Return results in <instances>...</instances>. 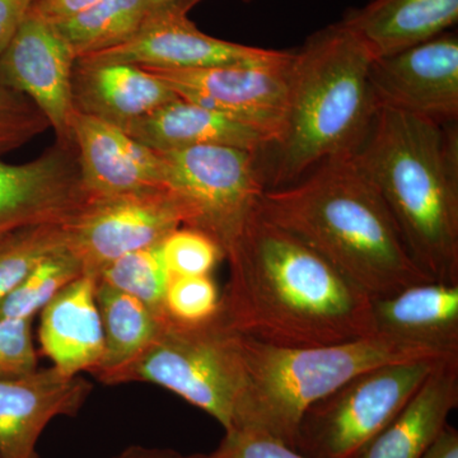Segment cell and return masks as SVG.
Wrapping results in <instances>:
<instances>
[{
	"mask_svg": "<svg viewBox=\"0 0 458 458\" xmlns=\"http://www.w3.org/2000/svg\"><path fill=\"white\" fill-rule=\"evenodd\" d=\"M457 21L458 0H373L340 22L378 59L450 31Z\"/></svg>",
	"mask_w": 458,
	"mask_h": 458,
	"instance_id": "44dd1931",
	"label": "cell"
},
{
	"mask_svg": "<svg viewBox=\"0 0 458 458\" xmlns=\"http://www.w3.org/2000/svg\"><path fill=\"white\" fill-rule=\"evenodd\" d=\"M72 141L89 198L165 188L161 155L113 123L75 111Z\"/></svg>",
	"mask_w": 458,
	"mask_h": 458,
	"instance_id": "2e32d148",
	"label": "cell"
},
{
	"mask_svg": "<svg viewBox=\"0 0 458 458\" xmlns=\"http://www.w3.org/2000/svg\"><path fill=\"white\" fill-rule=\"evenodd\" d=\"M225 260L229 279L218 318L241 335L313 348L377 334L372 298L259 210Z\"/></svg>",
	"mask_w": 458,
	"mask_h": 458,
	"instance_id": "6da1fadb",
	"label": "cell"
},
{
	"mask_svg": "<svg viewBox=\"0 0 458 458\" xmlns=\"http://www.w3.org/2000/svg\"><path fill=\"white\" fill-rule=\"evenodd\" d=\"M148 14L147 0H99L55 26L78 59L128 40L140 29Z\"/></svg>",
	"mask_w": 458,
	"mask_h": 458,
	"instance_id": "cb8c5ba5",
	"label": "cell"
},
{
	"mask_svg": "<svg viewBox=\"0 0 458 458\" xmlns=\"http://www.w3.org/2000/svg\"><path fill=\"white\" fill-rule=\"evenodd\" d=\"M234 335L242 382L231 429L258 430L294 450L307 409L352 377L397 361L458 355L381 334L313 348H280Z\"/></svg>",
	"mask_w": 458,
	"mask_h": 458,
	"instance_id": "5b68a950",
	"label": "cell"
},
{
	"mask_svg": "<svg viewBox=\"0 0 458 458\" xmlns=\"http://www.w3.org/2000/svg\"><path fill=\"white\" fill-rule=\"evenodd\" d=\"M292 59L293 51L280 50L273 59L247 64L144 69L170 84L180 98L251 126L273 149L284 134Z\"/></svg>",
	"mask_w": 458,
	"mask_h": 458,
	"instance_id": "9c48e42d",
	"label": "cell"
},
{
	"mask_svg": "<svg viewBox=\"0 0 458 458\" xmlns=\"http://www.w3.org/2000/svg\"><path fill=\"white\" fill-rule=\"evenodd\" d=\"M352 159L385 201L419 269L458 284L456 123L378 108Z\"/></svg>",
	"mask_w": 458,
	"mask_h": 458,
	"instance_id": "3957f363",
	"label": "cell"
},
{
	"mask_svg": "<svg viewBox=\"0 0 458 458\" xmlns=\"http://www.w3.org/2000/svg\"><path fill=\"white\" fill-rule=\"evenodd\" d=\"M147 2L149 13L174 12V13L188 14L201 0H147ZM245 2H252V0H245Z\"/></svg>",
	"mask_w": 458,
	"mask_h": 458,
	"instance_id": "d590c367",
	"label": "cell"
},
{
	"mask_svg": "<svg viewBox=\"0 0 458 458\" xmlns=\"http://www.w3.org/2000/svg\"><path fill=\"white\" fill-rule=\"evenodd\" d=\"M162 258L171 276H210L225 260L221 247L198 229L180 227L161 243Z\"/></svg>",
	"mask_w": 458,
	"mask_h": 458,
	"instance_id": "f1b7e54d",
	"label": "cell"
},
{
	"mask_svg": "<svg viewBox=\"0 0 458 458\" xmlns=\"http://www.w3.org/2000/svg\"><path fill=\"white\" fill-rule=\"evenodd\" d=\"M99 382L159 386L203 410L227 432L233 427L242 382L236 335L218 315L191 327L167 318L143 354Z\"/></svg>",
	"mask_w": 458,
	"mask_h": 458,
	"instance_id": "8992f818",
	"label": "cell"
},
{
	"mask_svg": "<svg viewBox=\"0 0 458 458\" xmlns=\"http://www.w3.org/2000/svg\"><path fill=\"white\" fill-rule=\"evenodd\" d=\"M72 95L77 113L123 128L180 98L170 84L132 64L75 62Z\"/></svg>",
	"mask_w": 458,
	"mask_h": 458,
	"instance_id": "ac0fdd59",
	"label": "cell"
},
{
	"mask_svg": "<svg viewBox=\"0 0 458 458\" xmlns=\"http://www.w3.org/2000/svg\"><path fill=\"white\" fill-rule=\"evenodd\" d=\"M73 49L54 23L27 13L0 54V83L25 95L44 114L56 141L73 144Z\"/></svg>",
	"mask_w": 458,
	"mask_h": 458,
	"instance_id": "7c38bea8",
	"label": "cell"
},
{
	"mask_svg": "<svg viewBox=\"0 0 458 458\" xmlns=\"http://www.w3.org/2000/svg\"><path fill=\"white\" fill-rule=\"evenodd\" d=\"M186 458H307L285 443L252 429H231L210 454Z\"/></svg>",
	"mask_w": 458,
	"mask_h": 458,
	"instance_id": "1f68e13d",
	"label": "cell"
},
{
	"mask_svg": "<svg viewBox=\"0 0 458 458\" xmlns=\"http://www.w3.org/2000/svg\"><path fill=\"white\" fill-rule=\"evenodd\" d=\"M159 155L165 186L182 204L183 227L203 232L227 255L267 189L260 153L201 146Z\"/></svg>",
	"mask_w": 458,
	"mask_h": 458,
	"instance_id": "ba28073f",
	"label": "cell"
},
{
	"mask_svg": "<svg viewBox=\"0 0 458 458\" xmlns=\"http://www.w3.org/2000/svg\"><path fill=\"white\" fill-rule=\"evenodd\" d=\"M50 129L44 114L22 93L0 83V156Z\"/></svg>",
	"mask_w": 458,
	"mask_h": 458,
	"instance_id": "f546056e",
	"label": "cell"
},
{
	"mask_svg": "<svg viewBox=\"0 0 458 458\" xmlns=\"http://www.w3.org/2000/svg\"><path fill=\"white\" fill-rule=\"evenodd\" d=\"M96 301L104 331V357L92 373L98 381L137 360L155 343L167 316H159L128 293L98 279Z\"/></svg>",
	"mask_w": 458,
	"mask_h": 458,
	"instance_id": "603a6c76",
	"label": "cell"
},
{
	"mask_svg": "<svg viewBox=\"0 0 458 458\" xmlns=\"http://www.w3.org/2000/svg\"><path fill=\"white\" fill-rule=\"evenodd\" d=\"M32 0H0V54L25 20Z\"/></svg>",
	"mask_w": 458,
	"mask_h": 458,
	"instance_id": "836d02e7",
	"label": "cell"
},
{
	"mask_svg": "<svg viewBox=\"0 0 458 458\" xmlns=\"http://www.w3.org/2000/svg\"><path fill=\"white\" fill-rule=\"evenodd\" d=\"M170 278L158 245L116 259L99 271L96 279L132 295L157 315L165 316V295Z\"/></svg>",
	"mask_w": 458,
	"mask_h": 458,
	"instance_id": "4316f807",
	"label": "cell"
},
{
	"mask_svg": "<svg viewBox=\"0 0 458 458\" xmlns=\"http://www.w3.org/2000/svg\"><path fill=\"white\" fill-rule=\"evenodd\" d=\"M377 334L458 354V284L429 282L373 300Z\"/></svg>",
	"mask_w": 458,
	"mask_h": 458,
	"instance_id": "ffe728a7",
	"label": "cell"
},
{
	"mask_svg": "<svg viewBox=\"0 0 458 458\" xmlns=\"http://www.w3.org/2000/svg\"><path fill=\"white\" fill-rule=\"evenodd\" d=\"M373 60L342 22L318 30L293 51L284 134L271 149L267 189L292 185L327 159L357 153L378 110L369 83Z\"/></svg>",
	"mask_w": 458,
	"mask_h": 458,
	"instance_id": "277c9868",
	"label": "cell"
},
{
	"mask_svg": "<svg viewBox=\"0 0 458 458\" xmlns=\"http://www.w3.org/2000/svg\"><path fill=\"white\" fill-rule=\"evenodd\" d=\"M32 319L0 316V378H16L38 369Z\"/></svg>",
	"mask_w": 458,
	"mask_h": 458,
	"instance_id": "4dcf8cb0",
	"label": "cell"
},
{
	"mask_svg": "<svg viewBox=\"0 0 458 458\" xmlns=\"http://www.w3.org/2000/svg\"><path fill=\"white\" fill-rule=\"evenodd\" d=\"M98 2L99 0H32L30 13L55 25L92 7Z\"/></svg>",
	"mask_w": 458,
	"mask_h": 458,
	"instance_id": "d6a6232c",
	"label": "cell"
},
{
	"mask_svg": "<svg viewBox=\"0 0 458 458\" xmlns=\"http://www.w3.org/2000/svg\"><path fill=\"white\" fill-rule=\"evenodd\" d=\"M221 293L212 276H171L165 295V313L181 325H200L218 315Z\"/></svg>",
	"mask_w": 458,
	"mask_h": 458,
	"instance_id": "83f0119b",
	"label": "cell"
},
{
	"mask_svg": "<svg viewBox=\"0 0 458 458\" xmlns=\"http://www.w3.org/2000/svg\"><path fill=\"white\" fill-rule=\"evenodd\" d=\"M120 129L158 153L201 146L238 148L260 155L271 149L270 141L251 126L182 98Z\"/></svg>",
	"mask_w": 458,
	"mask_h": 458,
	"instance_id": "d6986e66",
	"label": "cell"
},
{
	"mask_svg": "<svg viewBox=\"0 0 458 458\" xmlns=\"http://www.w3.org/2000/svg\"><path fill=\"white\" fill-rule=\"evenodd\" d=\"M89 199L74 144L56 141L27 164L0 161V233L69 222Z\"/></svg>",
	"mask_w": 458,
	"mask_h": 458,
	"instance_id": "5bb4252c",
	"label": "cell"
},
{
	"mask_svg": "<svg viewBox=\"0 0 458 458\" xmlns=\"http://www.w3.org/2000/svg\"><path fill=\"white\" fill-rule=\"evenodd\" d=\"M122 458H186L182 454H176L174 451L168 450H157V448L140 447V445H132V447L126 448L123 454H120Z\"/></svg>",
	"mask_w": 458,
	"mask_h": 458,
	"instance_id": "8d00e7d4",
	"label": "cell"
},
{
	"mask_svg": "<svg viewBox=\"0 0 458 458\" xmlns=\"http://www.w3.org/2000/svg\"><path fill=\"white\" fill-rule=\"evenodd\" d=\"M8 233H9V232H8ZM5 234H7V233H0V240H2V238L4 237Z\"/></svg>",
	"mask_w": 458,
	"mask_h": 458,
	"instance_id": "74e56055",
	"label": "cell"
},
{
	"mask_svg": "<svg viewBox=\"0 0 458 458\" xmlns=\"http://www.w3.org/2000/svg\"><path fill=\"white\" fill-rule=\"evenodd\" d=\"M183 225L182 204L167 188L89 198L66 223L68 247L80 258L84 274L98 278L110 262L129 252L161 245Z\"/></svg>",
	"mask_w": 458,
	"mask_h": 458,
	"instance_id": "30bf717a",
	"label": "cell"
},
{
	"mask_svg": "<svg viewBox=\"0 0 458 458\" xmlns=\"http://www.w3.org/2000/svg\"><path fill=\"white\" fill-rule=\"evenodd\" d=\"M377 108H390L430 122L458 119V36L450 31L393 55L369 69Z\"/></svg>",
	"mask_w": 458,
	"mask_h": 458,
	"instance_id": "8fae6325",
	"label": "cell"
},
{
	"mask_svg": "<svg viewBox=\"0 0 458 458\" xmlns=\"http://www.w3.org/2000/svg\"><path fill=\"white\" fill-rule=\"evenodd\" d=\"M280 50L261 49L201 32L188 14L155 12L128 40L110 49L78 57L89 64H132L162 71H189L247 64L273 59Z\"/></svg>",
	"mask_w": 458,
	"mask_h": 458,
	"instance_id": "4fadbf2b",
	"label": "cell"
},
{
	"mask_svg": "<svg viewBox=\"0 0 458 458\" xmlns=\"http://www.w3.org/2000/svg\"><path fill=\"white\" fill-rule=\"evenodd\" d=\"M114 458H122V457H120V454H119V456H117V457H114Z\"/></svg>",
	"mask_w": 458,
	"mask_h": 458,
	"instance_id": "f35d334b",
	"label": "cell"
},
{
	"mask_svg": "<svg viewBox=\"0 0 458 458\" xmlns=\"http://www.w3.org/2000/svg\"><path fill=\"white\" fill-rule=\"evenodd\" d=\"M93 386L54 367L0 378V458H38L41 434L57 417H75Z\"/></svg>",
	"mask_w": 458,
	"mask_h": 458,
	"instance_id": "9a60e30c",
	"label": "cell"
},
{
	"mask_svg": "<svg viewBox=\"0 0 458 458\" xmlns=\"http://www.w3.org/2000/svg\"><path fill=\"white\" fill-rule=\"evenodd\" d=\"M458 406V355L443 358L400 414L355 458H421Z\"/></svg>",
	"mask_w": 458,
	"mask_h": 458,
	"instance_id": "7402d4cb",
	"label": "cell"
},
{
	"mask_svg": "<svg viewBox=\"0 0 458 458\" xmlns=\"http://www.w3.org/2000/svg\"><path fill=\"white\" fill-rule=\"evenodd\" d=\"M258 210L372 300L433 280L412 260L390 210L352 156L327 159L292 185L265 190Z\"/></svg>",
	"mask_w": 458,
	"mask_h": 458,
	"instance_id": "7a4b0ae2",
	"label": "cell"
},
{
	"mask_svg": "<svg viewBox=\"0 0 458 458\" xmlns=\"http://www.w3.org/2000/svg\"><path fill=\"white\" fill-rule=\"evenodd\" d=\"M95 276L84 274L40 312V352L66 376L92 375L104 357Z\"/></svg>",
	"mask_w": 458,
	"mask_h": 458,
	"instance_id": "e0dca14e",
	"label": "cell"
},
{
	"mask_svg": "<svg viewBox=\"0 0 458 458\" xmlns=\"http://www.w3.org/2000/svg\"><path fill=\"white\" fill-rule=\"evenodd\" d=\"M66 223L30 225L9 232L0 240V302L40 262L68 247Z\"/></svg>",
	"mask_w": 458,
	"mask_h": 458,
	"instance_id": "d4e9b609",
	"label": "cell"
},
{
	"mask_svg": "<svg viewBox=\"0 0 458 458\" xmlns=\"http://www.w3.org/2000/svg\"><path fill=\"white\" fill-rule=\"evenodd\" d=\"M421 458H458V430L445 423Z\"/></svg>",
	"mask_w": 458,
	"mask_h": 458,
	"instance_id": "e575fe53",
	"label": "cell"
},
{
	"mask_svg": "<svg viewBox=\"0 0 458 458\" xmlns=\"http://www.w3.org/2000/svg\"><path fill=\"white\" fill-rule=\"evenodd\" d=\"M82 276V262L69 247H65L40 262L17 288L0 302V316L33 319L65 286Z\"/></svg>",
	"mask_w": 458,
	"mask_h": 458,
	"instance_id": "484cf974",
	"label": "cell"
},
{
	"mask_svg": "<svg viewBox=\"0 0 458 458\" xmlns=\"http://www.w3.org/2000/svg\"><path fill=\"white\" fill-rule=\"evenodd\" d=\"M441 360L397 361L352 377L307 409L295 450L307 458L357 457L400 414Z\"/></svg>",
	"mask_w": 458,
	"mask_h": 458,
	"instance_id": "52a82bcc",
	"label": "cell"
}]
</instances>
